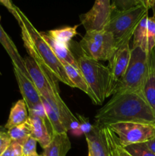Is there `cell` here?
<instances>
[{
  "mask_svg": "<svg viewBox=\"0 0 155 156\" xmlns=\"http://www.w3.org/2000/svg\"><path fill=\"white\" fill-rule=\"evenodd\" d=\"M62 65H63L64 68H65V70L66 72L68 79L72 82L74 88H78L80 90H81L82 91H84L85 94H87L89 96L90 98L91 99V101H92V102L94 105H98L95 96L94 95L91 88L88 86V83L85 81L83 75H82L81 72L79 69V68H76V67L70 65L68 63H62Z\"/></svg>",
  "mask_w": 155,
  "mask_h": 156,
  "instance_id": "ffe728a7",
  "label": "cell"
},
{
  "mask_svg": "<svg viewBox=\"0 0 155 156\" xmlns=\"http://www.w3.org/2000/svg\"><path fill=\"white\" fill-rule=\"evenodd\" d=\"M0 3L9 10V12L15 17V18L17 20L18 24H19L20 21H21L19 14H18V10H17V7L15 5L12 4V1L11 0H0Z\"/></svg>",
  "mask_w": 155,
  "mask_h": 156,
  "instance_id": "4dcf8cb0",
  "label": "cell"
},
{
  "mask_svg": "<svg viewBox=\"0 0 155 156\" xmlns=\"http://www.w3.org/2000/svg\"><path fill=\"white\" fill-rule=\"evenodd\" d=\"M13 70L18 84L20 92L23 97L22 99L25 101L28 112L43 105L40 94L31 80L18 69L13 67Z\"/></svg>",
  "mask_w": 155,
  "mask_h": 156,
  "instance_id": "4fadbf2b",
  "label": "cell"
},
{
  "mask_svg": "<svg viewBox=\"0 0 155 156\" xmlns=\"http://www.w3.org/2000/svg\"><path fill=\"white\" fill-rule=\"evenodd\" d=\"M7 133L10 136L12 141L18 142L21 145L24 144L31 136L30 128L27 121L19 126H14V127L8 129Z\"/></svg>",
  "mask_w": 155,
  "mask_h": 156,
  "instance_id": "cb8c5ba5",
  "label": "cell"
},
{
  "mask_svg": "<svg viewBox=\"0 0 155 156\" xmlns=\"http://www.w3.org/2000/svg\"><path fill=\"white\" fill-rule=\"evenodd\" d=\"M148 53L139 47L131 50V58L126 73L117 85L114 94L125 91L142 93L148 62Z\"/></svg>",
  "mask_w": 155,
  "mask_h": 156,
  "instance_id": "5b68a950",
  "label": "cell"
},
{
  "mask_svg": "<svg viewBox=\"0 0 155 156\" xmlns=\"http://www.w3.org/2000/svg\"><path fill=\"white\" fill-rule=\"evenodd\" d=\"M45 76L50 86L48 91L42 93L40 95L51 105L67 132L68 130H72L78 126L79 120L71 113L69 108L61 98L58 81L49 73H45Z\"/></svg>",
  "mask_w": 155,
  "mask_h": 156,
  "instance_id": "ba28073f",
  "label": "cell"
},
{
  "mask_svg": "<svg viewBox=\"0 0 155 156\" xmlns=\"http://www.w3.org/2000/svg\"><path fill=\"white\" fill-rule=\"evenodd\" d=\"M28 119V112L25 101L23 99L18 100L11 108L9 119L5 125L6 129H9L14 126H19L25 123Z\"/></svg>",
  "mask_w": 155,
  "mask_h": 156,
  "instance_id": "44dd1931",
  "label": "cell"
},
{
  "mask_svg": "<svg viewBox=\"0 0 155 156\" xmlns=\"http://www.w3.org/2000/svg\"><path fill=\"white\" fill-rule=\"evenodd\" d=\"M122 147L136 143H146L155 135V125L122 122L107 125Z\"/></svg>",
  "mask_w": 155,
  "mask_h": 156,
  "instance_id": "52a82bcc",
  "label": "cell"
},
{
  "mask_svg": "<svg viewBox=\"0 0 155 156\" xmlns=\"http://www.w3.org/2000/svg\"><path fill=\"white\" fill-rule=\"evenodd\" d=\"M146 145L148 147V149L151 151L153 153L155 154V135L154 136L152 137L150 140H148L147 142H146Z\"/></svg>",
  "mask_w": 155,
  "mask_h": 156,
  "instance_id": "1f68e13d",
  "label": "cell"
},
{
  "mask_svg": "<svg viewBox=\"0 0 155 156\" xmlns=\"http://www.w3.org/2000/svg\"><path fill=\"white\" fill-rule=\"evenodd\" d=\"M20 16V27L21 38L24 47L31 57L40 68L48 72L58 82H61L71 88H74L68 79L65 68L53 53L51 47L43 39L40 32L36 30L27 17L17 7Z\"/></svg>",
  "mask_w": 155,
  "mask_h": 156,
  "instance_id": "7a4b0ae2",
  "label": "cell"
},
{
  "mask_svg": "<svg viewBox=\"0 0 155 156\" xmlns=\"http://www.w3.org/2000/svg\"><path fill=\"white\" fill-rule=\"evenodd\" d=\"M1 156H23L22 145L18 142L12 141Z\"/></svg>",
  "mask_w": 155,
  "mask_h": 156,
  "instance_id": "f1b7e54d",
  "label": "cell"
},
{
  "mask_svg": "<svg viewBox=\"0 0 155 156\" xmlns=\"http://www.w3.org/2000/svg\"><path fill=\"white\" fill-rule=\"evenodd\" d=\"M12 140L8 134L7 130H0V156L10 145Z\"/></svg>",
  "mask_w": 155,
  "mask_h": 156,
  "instance_id": "f546056e",
  "label": "cell"
},
{
  "mask_svg": "<svg viewBox=\"0 0 155 156\" xmlns=\"http://www.w3.org/2000/svg\"><path fill=\"white\" fill-rule=\"evenodd\" d=\"M88 147V156H111L104 126L94 123L84 133Z\"/></svg>",
  "mask_w": 155,
  "mask_h": 156,
  "instance_id": "7c38bea8",
  "label": "cell"
},
{
  "mask_svg": "<svg viewBox=\"0 0 155 156\" xmlns=\"http://www.w3.org/2000/svg\"><path fill=\"white\" fill-rule=\"evenodd\" d=\"M111 0H95L93 7L80 15V21L86 31L103 30L112 12Z\"/></svg>",
  "mask_w": 155,
  "mask_h": 156,
  "instance_id": "9c48e42d",
  "label": "cell"
},
{
  "mask_svg": "<svg viewBox=\"0 0 155 156\" xmlns=\"http://www.w3.org/2000/svg\"><path fill=\"white\" fill-rule=\"evenodd\" d=\"M78 25H74V27H65L62 28L54 29V30H49L47 34L56 42L65 47H69L70 42L78 34Z\"/></svg>",
  "mask_w": 155,
  "mask_h": 156,
  "instance_id": "603a6c76",
  "label": "cell"
},
{
  "mask_svg": "<svg viewBox=\"0 0 155 156\" xmlns=\"http://www.w3.org/2000/svg\"><path fill=\"white\" fill-rule=\"evenodd\" d=\"M140 1H141V3L144 7L147 8V9H151L154 0H140Z\"/></svg>",
  "mask_w": 155,
  "mask_h": 156,
  "instance_id": "d6a6232c",
  "label": "cell"
},
{
  "mask_svg": "<svg viewBox=\"0 0 155 156\" xmlns=\"http://www.w3.org/2000/svg\"><path fill=\"white\" fill-rule=\"evenodd\" d=\"M142 94L155 114V47L148 54L147 69L142 87Z\"/></svg>",
  "mask_w": 155,
  "mask_h": 156,
  "instance_id": "9a60e30c",
  "label": "cell"
},
{
  "mask_svg": "<svg viewBox=\"0 0 155 156\" xmlns=\"http://www.w3.org/2000/svg\"><path fill=\"white\" fill-rule=\"evenodd\" d=\"M132 48L139 47L150 53L155 47V18L148 14L141 19L133 34Z\"/></svg>",
  "mask_w": 155,
  "mask_h": 156,
  "instance_id": "8fae6325",
  "label": "cell"
},
{
  "mask_svg": "<svg viewBox=\"0 0 155 156\" xmlns=\"http://www.w3.org/2000/svg\"><path fill=\"white\" fill-rule=\"evenodd\" d=\"M151 9H152V10H153V17L155 18V0H154V1H153V5H152Z\"/></svg>",
  "mask_w": 155,
  "mask_h": 156,
  "instance_id": "836d02e7",
  "label": "cell"
},
{
  "mask_svg": "<svg viewBox=\"0 0 155 156\" xmlns=\"http://www.w3.org/2000/svg\"><path fill=\"white\" fill-rule=\"evenodd\" d=\"M24 61L29 78L36 87L40 94L48 91L50 85L42 69L30 56H25Z\"/></svg>",
  "mask_w": 155,
  "mask_h": 156,
  "instance_id": "e0dca14e",
  "label": "cell"
},
{
  "mask_svg": "<svg viewBox=\"0 0 155 156\" xmlns=\"http://www.w3.org/2000/svg\"><path fill=\"white\" fill-rule=\"evenodd\" d=\"M0 44L9 54L12 64H13V67H15V68L21 70L27 78H29L28 73L26 70L24 58L20 55L15 44H14L10 37L6 33L5 30L3 29L1 24H0Z\"/></svg>",
  "mask_w": 155,
  "mask_h": 156,
  "instance_id": "2e32d148",
  "label": "cell"
},
{
  "mask_svg": "<svg viewBox=\"0 0 155 156\" xmlns=\"http://www.w3.org/2000/svg\"><path fill=\"white\" fill-rule=\"evenodd\" d=\"M131 50L129 44H125L119 47L109 59L108 68L110 73V80L108 97L113 95L119 82L126 73L130 62Z\"/></svg>",
  "mask_w": 155,
  "mask_h": 156,
  "instance_id": "30bf717a",
  "label": "cell"
},
{
  "mask_svg": "<svg viewBox=\"0 0 155 156\" xmlns=\"http://www.w3.org/2000/svg\"><path fill=\"white\" fill-rule=\"evenodd\" d=\"M27 121L30 126L31 137L39 143L43 149H45L50 143L53 137L52 132L47 126L48 121L46 117L28 115Z\"/></svg>",
  "mask_w": 155,
  "mask_h": 156,
  "instance_id": "5bb4252c",
  "label": "cell"
},
{
  "mask_svg": "<svg viewBox=\"0 0 155 156\" xmlns=\"http://www.w3.org/2000/svg\"><path fill=\"white\" fill-rule=\"evenodd\" d=\"M123 148L132 156H155V154L148 149L145 143L129 145Z\"/></svg>",
  "mask_w": 155,
  "mask_h": 156,
  "instance_id": "484cf974",
  "label": "cell"
},
{
  "mask_svg": "<svg viewBox=\"0 0 155 156\" xmlns=\"http://www.w3.org/2000/svg\"><path fill=\"white\" fill-rule=\"evenodd\" d=\"M79 46L84 54L97 61H109L118 50L114 37L104 29L86 31Z\"/></svg>",
  "mask_w": 155,
  "mask_h": 156,
  "instance_id": "8992f818",
  "label": "cell"
},
{
  "mask_svg": "<svg viewBox=\"0 0 155 156\" xmlns=\"http://www.w3.org/2000/svg\"><path fill=\"white\" fill-rule=\"evenodd\" d=\"M109 150H110V149H109ZM110 155H111V156H115L113 153H112V152H111V151H110Z\"/></svg>",
  "mask_w": 155,
  "mask_h": 156,
  "instance_id": "d590c367",
  "label": "cell"
},
{
  "mask_svg": "<svg viewBox=\"0 0 155 156\" xmlns=\"http://www.w3.org/2000/svg\"><path fill=\"white\" fill-rule=\"evenodd\" d=\"M0 130H7V129H5V126H1V125H0Z\"/></svg>",
  "mask_w": 155,
  "mask_h": 156,
  "instance_id": "e575fe53",
  "label": "cell"
},
{
  "mask_svg": "<svg viewBox=\"0 0 155 156\" xmlns=\"http://www.w3.org/2000/svg\"><path fill=\"white\" fill-rule=\"evenodd\" d=\"M36 144L37 142L30 136L24 144L22 145L23 156H43L39 155L36 151Z\"/></svg>",
  "mask_w": 155,
  "mask_h": 156,
  "instance_id": "83f0119b",
  "label": "cell"
},
{
  "mask_svg": "<svg viewBox=\"0 0 155 156\" xmlns=\"http://www.w3.org/2000/svg\"><path fill=\"white\" fill-rule=\"evenodd\" d=\"M112 9L115 10H127L132 8L142 5L140 0H111Z\"/></svg>",
  "mask_w": 155,
  "mask_h": 156,
  "instance_id": "4316f807",
  "label": "cell"
},
{
  "mask_svg": "<svg viewBox=\"0 0 155 156\" xmlns=\"http://www.w3.org/2000/svg\"><path fill=\"white\" fill-rule=\"evenodd\" d=\"M98 110L95 123L107 126L115 123L133 122L155 125V114L142 93L125 91L115 93Z\"/></svg>",
  "mask_w": 155,
  "mask_h": 156,
  "instance_id": "6da1fadb",
  "label": "cell"
},
{
  "mask_svg": "<svg viewBox=\"0 0 155 156\" xmlns=\"http://www.w3.org/2000/svg\"><path fill=\"white\" fill-rule=\"evenodd\" d=\"M41 101H42L43 105L44 111L46 113V117L47 121L51 129L52 134L61 133H67V130L65 129L64 126L62 125L60 119L58 117L57 114L55 112L54 110L51 107V105L49 104V102L44 98L43 96L40 95Z\"/></svg>",
  "mask_w": 155,
  "mask_h": 156,
  "instance_id": "7402d4cb",
  "label": "cell"
},
{
  "mask_svg": "<svg viewBox=\"0 0 155 156\" xmlns=\"http://www.w3.org/2000/svg\"><path fill=\"white\" fill-rule=\"evenodd\" d=\"M71 149L67 133L53 134L50 144L43 149V156H66Z\"/></svg>",
  "mask_w": 155,
  "mask_h": 156,
  "instance_id": "ac0fdd59",
  "label": "cell"
},
{
  "mask_svg": "<svg viewBox=\"0 0 155 156\" xmlns=\"http://www.w3.org/2000/svg\"><path fill=\"white\" fill-rule=\"evenodd\" d=\"M40 34L43 39L51 47L54 54L62 62V64L68 63L76 68H79L77 59L74 57L73 53L70 50L69 47H65V46L56 42L47 34V32H40Z\"/></svg>",
  "mask_w": 155,
  "mask_h": 156,
  "instance_id": "d6986e66",
  "label": "cell"
},
{
  "mask_svg": "<svg viewBox=\"0 0 155 156\" xmlns=\"http://www.w3.org/2000/svg\"><path fill=\"white\" fill-rule=\"evenodd\" d=\"M104 126L106 129V137H107L108 143H109V149L111 152L115 156H132L119 144L113 133L107 126Z\"/></svg>",
  "mask_w": 155,
  "mask_h": 156,
  "instance_id": "d4e9b609",
  "label": "cell"
},
{
  "mask_svg": "<svg viewBox=\"0 0 155 156\" xmlns=\"http://www.w3.org/2000/svg\"><path fill=\"white\" fill-rule=\"evenodd\" d=\"M0 75H2V73H0Z\"/></svg>",
  "mask_w": 155,
  "mask_h": 156,
  "instance_id": "8d00e7d4",
  "label": "cell"
},
{
  "mask_svg": "<svg viewBox=\"0 0 155 156\" xmlns=\"http://www.w3.org/2000/svg\"><path fill=\"white\" fill-rule=\"evenodd\" d=\"M79 69L95 96L98 105L108 98L110 73L108 66L82 53L77 59Z\"/></svg>",
  "mask_w": 155,
  "mask_h": 156,
  "instance_id": "277c9868",
  "label": "cell"
},
{
  "mask_svg": "<svg viewBox=\"0 0 155 156\" xmlns=\"http://www.w3.org/2000/svg\"><path fill=\"white\" fill-rule=\"evenodd\" d=\"M148 10L143 5L127 10L112 9L110 18L104 30L112 34L118 49L129 44L138 24L148 14Z\"/></svg>",
  "mask_w": 155,
  "mask_h": 156,
  "instance_id": "3957f363",
  "label": "cell"
}]
</instances>
